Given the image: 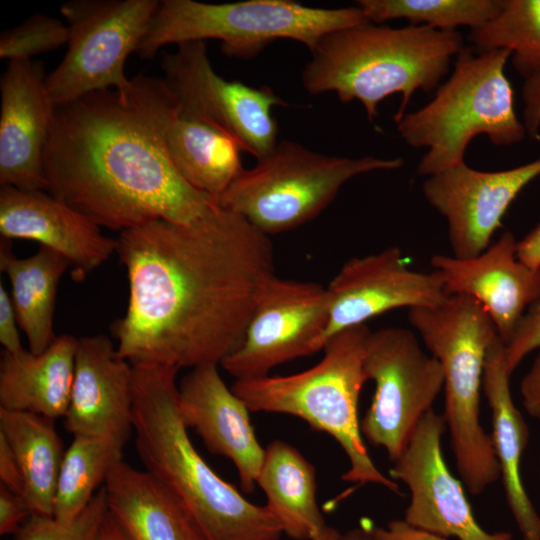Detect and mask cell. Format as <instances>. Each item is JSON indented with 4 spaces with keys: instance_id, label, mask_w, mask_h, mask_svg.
<instances>
[{
    "instance_id": "6da1fadb",
    "label": "cell",
    "mask_w": 540,
    "mask_h": 540,
    "mask_svg": "<svg viewBox=\"0 0 540 540\" xmlns=\"http://www.w3.org/2000/svg\"><path fill=\"white\" fill-rule=\"evenodd\" d=\"M116 240L129 297L113 335L132 366L220 365L275 275L269 237L222 206L191 225L154 220Z\"/></svg>"
},
{
    "instance_id": "7a4b0ae2",
    "label": "cell",
    "mask_w": 540,
    "mask_h": 540,
    "mask_svg": "<svg viewBox=\"0 0 540 540\" xmlns=\"http://www.w3.org/2000/svg\"><path fill=\"white\" fill-rule=\"evenodd\" d=\"M178 110L165 80L145 75L127 89L56 105L43 158L47 192L120 232L154 220L191 225L206 218L219 204L180 175L167 150Z\"/></svg>"
},
{
    "instance_id": "3957f363",
    "label": "cell",
    "mask_w": 540,
    "mask_h": 540,
    "mask_svg": "<svg viewBox=\"0 0 540 540\" xmlns=\"http://www.w3.org/2000/svg\"><path fill=\"white\" fill-rule=\"evenodd\" d=\"M178 371L133 366L132 430L145 471L186 507L208 540H279L282 526L269 508L245 499L192 444L179 411Z\"/></svg>"
},
{
    "instance_id": "277c9868",
    "label": "cell",
    "mask_w": 540,
    "mask_h": 540,
    "mask_svg": "<svg viewBox=\"0 0 540 540\" xmlns=\"http://www.w3.org/2000/svg\"><path fill=\"white\" fill-rule=\"evenodd\" d=\"M463 47L457 30L367 22L324 35L310 50L301 81L310 94L335 92L342 102L360 101L370 121L377 117L381 101L401 93L395 121L416 91L429 93L439 87Z\"/></svg>"
},
{
    "instance_id": "5b68a950",
    "label": "cell",
    "mask_w": 540,
    "mask_h": 540,
    "mask_svg": "<svg viewBox=\"0 0 540 540\" xmlns=\"http://www.w3.org/2000/svg\"><path fill=\"white\" fill-rule=\"evenodd\" d=\"M370 332L365 324L342 330L325 342L322 359L311 368L291 375L237 379L231 390L250 411L292 415L332 436L349 461L343 481L358 487L378 484L401 495L397 482L370 458L360 429L358 404L368 381L364 353Z\"/></svg>"
},
{
    "instance_id": "8992f818",
    "label": "cell",
    "mask_w": 540,
    "mask_h": 540,
    "mask_svg": "<svg viewBox=\"0 0 540 540\" xmlns=\"http://www.w3.org/2000/svg\"><path fill=\"white\" fill-rule=\"evenodd\" d=\"M444 377V420L461 481L474 496L500 479V468L491 435L480 420L486 354L498 336L483 306L463 295H449L434 306L408 311Z\"/></svg>"
},
{
    "instance_id": "52a82bcc",
    "label": "cell",
    "mask_w": 540,
    "mask_h": 540,
    "mask_svg": "<svg viewBox=\"0 0 540 540\" xmlns=\"http://www.w3.org/2000/svg\"><path fill=\"white\" fill-rule=\"evenodd\" d=\"M507 49L476 53L464 46L454 69L432 100L395 120L412 148H426L417 173L431 176L464 163L469 143L485 135L497 146L521 142L526 134L515 111L514 90L505 74Z\"/></svg>"
},
{
    "instance_id": "ba28073f",
    "label": "cell",
    "mask_w": 540,
    "mask_h": 540,
    "mask_svg": "<svg viewBox=\"0 0 540 540\" xmlns=\"http://www.w3.org/2000/svg\"><path fill=\"white\" fill-rule=\"evenodd\" d=\"M367 22L357 5L327 9L292 0L218 4L161 0L136 53L152 59L169 44L217 39L227 56L252 59L278 39L294 40L312 50L324 35Z\"/></svg>"
},
{
    "instance_id": "9c48e42d",
    "label": "cell",
    "mask_w": 540,
    "mask_h": 540,
    "mask_svg": "<svg viewBox=\"0 0 540 540\" xmlns=\"http://www.w3.org/2000/svg\"><path fill=\"white\" fill-rule=\"evenodd\" d=\"M402 165L400 157L332 156L281 140L254 167L243 169L215 200L269 236L315 218L355 176Z\"/></svg>"
},
{
    "instance_id": "30bf717a",
    "label": "cell",
    "mask_w": 540,
    "mask_h": 540,
    "mask_svg": "<svg viewBox=\"0 0 540 540\" xmlns=\"http://www.w3.org/2000/svg\"><path fill=\"white\" fill-rule=\"evenodd\" d=\"M157 0H71L61 14L67 21V52L46 77L56 105L94 91L124 90L131 84L125 63L136 52L158 6Z\"/></svg>"
},
{
    "instance_id": "8fae6325",
    "label": "cell",
    "mask_w": 540,
    "mask_h": 540,
    "mask_svg": "<svg viewBox=\"0 0 540 540\" xmlns=\"http://www.w3.org/2000/svg\"><path fill=\"white\" fill-rule=\"evenodd\" d=\"M364 371L373 380L372 402L360 421L362 436L395 461L443 389L440 363L404 328L370 332Z\"/></svg>"
},
{
    "instance_id": "7c38bea8",
    "label": "cell",
    "mask_w": 540,
    "mask_h": 540,
    "mask_svg": "<svg viewBox=\"0 0 540 540\" xmlns=\"http://www.w3.org/2000/svg\"><path fill=\"white\" fill-rule=\"evenodd\" d=\"M164 80L183 112L231 136L256 159L278 143L274 106L287 103L267 87L227 81L213 69L205 41L177 45L161 61Z\"/></svg>"
},
{
    "instance_id": "4fadbf2b",
    "label": "cell",
    "mask_w": 540,
    "mask_h": 540,
    "mask_svg": "<svg viewBox=\"0 0 540 540\" xmlns=\"http://www.w3.org/2000/svg\"><path fill=\"white\" fill-rule=\"evenodd\" d=\"M329 308L327 287L274 275L258 298L241 342L220 365L236 380L257 378L322 350Z\"/></svg>"
},
{
    "instance_id": "5bb4252c",
    "label": "cell",
    "mask_w": 540,
    "mask_h": 540,
    "mask_svg": "<svg viewBox=\"0 0 540 540\" xmlns=\"http://www.w3.org/2000/svg\"><path fill=\"white\" fill-rule=\"evenodd\" d=\"M443 415L430 410L419 422L389 474L409 489L404 520L417 528L459 540H513L509 532L490 533L477 522L459 481L442 452Z\"/></svg>"
},
{
    "instance_id": "9a60e30c",
    "label": "cell",
    "mask_w": 540,
    "mask_h": 540,
    "mask_svg": "<svg viewBox=\"0 0 540 540\" xmlns=\"http://www.w3.org/2000/svg\"><path fill=\"white\" fill-rule=\"evenodd\" d=\"M539 175L540 157L501 171H479L464 162L428 176L423 194L446 219L454 256L471 258L489 247L511 203Z\"/></svg>"
},
{
    "instance_id": "2e32d148",
    "label": "cell",
    "mask_w": 540,
    "mask_h": 540,
    "mask_svg": "<svg viewBox=\"0 0 540 540\" xmlns=\"http://www.w3.org/2000/svg\"><path fill=\"white\" fill-rule=\"evenodd\" d=\"M327 290L330 308L322 346L334 334L386 311L434 306L449 296L437 271L411 270L398 247L349 259Z\"/></svg>"
},
{
    "instance_id": "e0dca14e",
    "label": "cell",
    "mask_w": 540,
    "mask_h": 540,
    "mask_svg": "<svg viewBox=\"0 0 540 540\" xmlns=\"http://www.w3.org/2000/svg\"><path fill=\"white\" fill-rule=\"evenodd\" d=\"M41 63L9 61L0 81V184L47 191L43 158L56 104Z\"/></svg>"
},
{
    "instance_id": "ac0fdd59",
    "label": "cell",
    "mask_w": 540,
    "mask_h": 540,
    "mask_svg": "<svg viewBox=\"0 0 540 540\" xmlns=\"http://www.w3.org/2000/svg\"><path fill=\"white\" fill-rule=\"evenodd\" d=\"M516 248L514 235L506 231L475 257L438 254L431 258L447 295H463L480 303L504 345L527 309L540 300V269L521 262Z\"/></svg>"
},
{
    "instance_id": "d6986e66",
    "label": "cell",
    "mask_w": 540,
    "mask_h": 540,
    "mask_svg": "<svg viewBox=\"0 0 540 540\" xmlns=\"http://www.w3.org/2000/svg\"><path fill=\"white\" fill-rule=\"evenodd\" d=\"M0 233L38 242L63 255L75 281L83 280L116 253L117 240L100 226L43 190L0 189Z\"/></svg>"
},
{
    "instance_id": "ffe728a7",
    "label": "cell",
    "mask_w": 540,
    "mask_h": 540,
    "mask_svg": "<svg viewBox=\"0 0 540 540\" xmlns=\"http://www.w3.org/2000/svg\"><path fill=\"white\" fill-rule=\"evenodd\" d=\"M133 366L103 334L78 339L65 429L74 436L127 442L132 431Z\"/></svg>"
},
{
    "instance_id": "44dd1931",
    "label": "cell",
    "mask_w": 540,
    "mask_h": 540,
    "mask_svg": "<svg viewBox=\"0 0 540 540\" xmlns=\"http://www.w3.org/2000/svg\"><path fill=\"white\" fill-rule=\"evenodd\" d=\"M218 365L191 369L178 385V405L187 428H192L213 454L232 461L244 492L251 493L264 458L249 409L228 388Z\"/></svg>"
},
{
    "instance_id": "7402d4cb",
    "label": "cell",
    "mask_w": 540,
    "mask_h": 540,
    "mask_svg": "<svg viewBox=\"0 0 540 540\" xmlns=\"http://www.w3.org/2000/svg\"><path fill=\"white\" fill-rule=\"evenodd\" d=\"M505 364V345L496 336L486 354L482 391L492 417L491 439L500 468V478L511 513L524 537L540 540V516L522 481L521 463L529 429L510 391Z\"/></svg>"
},
{
    "instance_id": "603a6c76",
    "label": "cell",
    "mask_w": 540,
    "mask_h": 540,
    "mask_svg": "<svg viewBox=\"0 0 540 540\" xmlns=\"http://www.w3.org/2000/svg\"><path fill=\"white\" fill-rule=\"evenodd\" d=\"M103 487L109 514L131 540H208L186 507L147 471L120 460Z\"/></svg>"
},
{
    "instance_id": "cb8c5ba5",
    "label": "cell",
    "mask_w": 540,
    "mask_h": 540,
    "mask_svg": "<svg viewBox=\"0 0 540 540\" xmlns=\"http://www.w3.org/2000/svg\"><path fill=\"white\" fill-rule=\"evenodd\" d=\"M78 339L64 334L43 353L3 351L0 408L50 419L65 417L74 379Z\"/></svg>"
},
{
    "instance_id": "d4e9b609",
    "label": "cell",
    "mask_w": 540,
    "mask_h": 540,
    "mask_svg": "<svg viewBox=\"0 0 540 540\" xmlns=\"http://www.w3.org/2000/svg\"><path fill=\"white\" fill-rule=\"evenodd\" d=\"M69 261L60 253L40 246L39 250L19 259L10 239L0 240V269L11 284V299L19 328L35 354L47 350L58 338L54 333V311L59 281Z\"/></svg>"
},
{
    "instance_id": "484cf974",
    "label": "cell",
    "mask_w": 540,
    "mask_h": 540,
    "mask_svg": "<svg viewBox=\"0 0 540 540\" xmlns=\"http://www.w3.org/2000/svg\"><path fill=\"white\" fill-rule=\"evenodd\" d=\"M257 485L288 537L311 540L326 526L317 504L316 470L289 443L274 440L265 448Z\"/></svg>"
},
{
    "instance_id": "4316f807",
    "label": "cell",
    "mask_w": 540,
    "mask_h": 540,
    "mask_svg": "<svg viewBox=\"0 0 540 540\" xmlns=\"http://www.w3.org/2000/svg\"><path fill=\"white\" fill-rule=\"evenodd\" d=\"M170 158L196 190L219 197L244 169L242 148L229 135L179 110L165 136Z\"/></svg>"
},
{
    "instance_id": "83f0119b",
    "label": "cell",
    "mask_w": 540,
    "mask_h": 540,
    "mask_svg": "<svg viewBox=\"0 0 540 540\" xmlns=\"http://www.w3.org/2000/svg\"><path fill=\"white\" fill-rule=\"evenodd\" d=\"M0 435L12 449L32 515L53 517L58 477L65 451L54 420L0 408Z\"/></svg>"
},
{
    "instance_id": "f1b7e54d",
    "label": "cell",
    "mask_w": 540,
    "mask_h": 540,
    "mask_svg": "<svg viewBox=\"0 0 540 540\" xmlns=\"http://www.w3.org/2000/svg\"><path fill=\"white\" fill-rule=\"evenodd\" d=\"M125 442L109 437L74 436L65 451L54 501L53 517L73 521L104 485L111 468L123 460Z\"/></svg>"
},
{
    "instance_id": "f546056e",
    "label": "cell",
    "mask_w": 540,
    "mask_h": 540,
    "mask_svg": "<svg viewBox=\"0 0 540 540\" xmlns=\"http://www.w3.org/2000/svg\"><path fill=\"white\" fill-rule=\"evenodd\" d=\"M468 39L476 53L509 50L524 79L540 75V0H503L500 12Z\"/></svg>"
},
{
    "instance_id": "4dcf8cb0",
    "label": "cell",
    "mask_w": 540,
    "mask_h": 540,
    "mask_svg": "<svg viewBox=\"0 0 540 540\" xmlns=\"http://www.w3.org/2000/svg\"><path fill=\"white\" fill-rule=\"evenodd\" d=\"M356 3L370 23L404 18L411 25L442 31H456L460 26L480 28L503 6V0H358Z\"/></svg>"
},
{
    "instance_id": "1f68e13d",
    "label": "cell",
    "mask_w": 540,
    "mask_h": 540,
    "mask_svg": "<svg viewBox=\"0 0 540 540\" xmlns=\"http://www.w3.org/2000/svg\"><path fill=\"white\" fill-rule=\"evenodd\" d=\"M68 38L67 24L57 18L37 13L20 25L2 31L0 57L8 61L31 60L35 55L67 44Z\"/></svg>"
},
{
    "instance_id": "d6a6232c",
    "label": "cell",
    "mask_w": 540,
    "mask_h": 540,
    "mask_svg": "<svg viewBox=\"0 0 540 540\" xmlns=\"http://www.w3.org/2000/svg\"><path fill=\"white\" fill-rule=\"evenodd\" d=\"M102 486L89 505L71 522L61 523L54 517L30 515L12 540H94L107 513Z\"/></svg>"
},
{
    "instance_id": "836d02e7",
    "label": "cell",
    "mask_w": 540,
    "mask_h": 540,
    "mask_svg": "<svg viewBox=\"0 0 540 540\" xmlns=\"http://www.w3.org/2000/svg\"><path fill=\"white\" fill-rule=\"evenodd\" d=\"M540 349V300L532 304L519 321L512 337L505 344V364L512 375L522 360Z\"/></svg>"
},
{
    "instance_id": "e575fe53",
    "label": "cell",
    "mask_w": 540,
    "mask_h": 540,
    "mask_svg": "<svg viewBox=\"0 0 540 540\" xmlns=\"http://www.w3.org/2000/svg\"><path fill=\"white\" fill-rule=\"evenodd\" d=\"M31 512L25 499L0 485V535H14Z\"/></svg>"
},
{
    "instance_id": "d590c367",
    "label": "cell",
    "mask_w": 540,
    "mask_h": 540,
    "mask_svg": "<svg viewBox=\"0 0 540 540\" xmlns=\"http://www.w3.org/2000/svg\"><path fill=\"white\" fill-rule=\"evenodd\" d=\"M18 320L11 296L0 284V343L4 351L18 354L26 350L20 339Z\"/></svg>"
},
{
    "instance_id": "8d00e7d4",
    "label": "cell",
    "mask_w": 540,
    "mask_h": 540,
    "mask_svg": "<svg viewBox=\"0 0 540 540\" xmlns=\"http://www.w3.org/2000/svg\"><path fill=\"white\" fill-rule=\"evenodd\" d=\"M523 125L526 134L535 140L540 138V75L525 79L523 89Z\"/></svg>"
},
{
    "instance_id": "74e56055",
    "label": "cell",
    "mask_w": 540,
    "mask_h": 540,
    "mask_svg": "<svg viewBox=\"0 0 540 540\" xmlns=\"http://www.w3.org/2000/svg\"><path fill=\"white\" fill-rule=\"evenodd\" d=\"M372 535L374 540H447L445 537L412 526L404 519L392 520L386 527L373 524Z\"/></svg>"
},
{
    "instance_id": "f35d334b",
    "label": "cell",
    "mask_w": 540,
    "mask_h": 540,
    "mask_svg": "<svg viewBox=\"0 0 540 540\" xmlns=\"http://www.w3.org/2000/svg\"><path fill=\"white\" fill-rule=\"evenodd\" d=\"M0 482V485L24 498V482L20 466L2 435H0Z\"/></svg>"
},
{
    "instance_id": "ab89813d",
    "label": "cell",
    "mask_w": 540,
    "mask_h": 540,
    "mask_svg": "<svg viewBox=\"0 0 540 540\" xmlns=\"http://www.w3.org/2000/svg\"><path fill=\"white\" fill-rule=\"evenodd\" d=\"M522 403L527 413L540 419V353L520 384Z\"/></svg>"
},
{
    "instance_id": "60d3db41",
    "label": "cell",
    "mask_w": 540,
    "mask_h": 540,
    "mask_svg": "<svg viewBox=\"0 0 540 540\" xmlns=\"http://www.w3.org/2000/svg\"><path fill=\"white\" fill-rule=\"evenodd\" d=\"M517 258L533 269H540V223L517 242Z\"/></svg>"
},
{
    "instance_id": "b9f144b4",
    "label": "cell",
    "mask_w": 540,
    "mask_h": 540,
    "mask_svg": "<svg viewBox=\"0 0 540 540\" xmlns=\"http://www.w3.org/2000/svg\"><path fill=\"white\" fill-rule=\"evenodd\" d=\"M94 540H131V538L107 511Z\"/></svg>"
},
{
    "instance_id": "7bdbcfd3",
    "label": "cell",
    "mask_w": 540,
    "mask_h": 540,
    "mask_svg": "<svg viewBox=\"0 0 540 540\" xmlns=\"http://www.w3.org/2000/svg\"><path fill=\"white\" fill-rule=\"evenodd\" d=\"M372 526L373 522L371 520L362 519L359 526L342 534L340 540H374Z\"/></svg>"
},
{
    "instance_id": "ee69618b",
    "label": "cell",
    "mask_w": 540,
    "mask_h": 540,
    "mask_svg": "<svg viewBox=\"0 0 540 540\" xmlns=\"http://www.w3.org/2000/svg\"><path fill=\"white\" fill-rule=\"evenodd\" d=\"M341 535L339 531L331 526H325L322 531L311 540H340Z\"/></svg>"
},
{
    "instance_id": "f6af8a7d",
    "label": "cell",
    "mask_w": 540,
    "mask_h": 540,
    "mask_svg": "<svg viewBox=\"0 0 540 540\" xmlns=\"http://www.w3.org/2000/svg\"><path fill=\"white\" fill-rule=\"evenodd\" d=\"M524 540H538V539L529 536V537H524Z\"/></svg>"
}]
</instances>
